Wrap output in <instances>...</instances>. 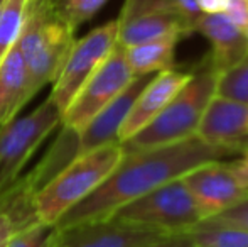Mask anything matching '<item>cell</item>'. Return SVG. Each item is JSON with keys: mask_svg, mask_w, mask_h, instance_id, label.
I'll return each mask as SVG.
<instances>
[{"mask_svg": "<svg viewBox=\"0 0 248 247\" xmlns=\"http://www.w3.org/2000/svg\"><path fill=\"white\" fill-rule=\"evenodd\" d=\"M232 156L236 154L230 149L206 144L196 135L162 148L124 152V158L108 178L90 197L66 212L56 227L64 229L81 222L110 218L118 208L181 178L191 169Z\"/></svg>", "mask_w": 248, "mask_h": 247, "instance_id": "6da1fadb", "label": "cell"}, {"mask_svg": "<svg viewBox=\"0 0 248 247\" xmlns=\"http://www.w3.org/2000/svg\"><path fill=\"white\" fill-rule=\"evenodd\" d=\"M152 76L154 75L135 76L130 85L107 109L101 110L95 119H92L79 131L61 127V132L54 139L46 154L43 156V159L34 166L32 171H29L22 178L27 188L36 195L75 159L107 144L118 142V132H120L122 124L127 119L139 93L144 90V86L150 82Z\"/></svg>", "mask_w": 248, "mask_h": 247, "instance_id": "7a4b0ae2", "label": "cell"}, {"mask_svg": "<svg viewBox=\"0 0 248 247\" xmlns=\"http://www.w3.org/2000/svg\"><path fill=\"white\" fill-rule=\"evenodd\" d=\"M218 75L209 54H206L193 68L189 82L177 92L166 109L140 132L122 144L124 152L162 148L194 137L206 107L216 95Z\"/></svg>", "mask_w": 248, "mask_h": 247, "instance_id": "3957f363", "label": "cell"}, {"mask_svg": "<svg viewBox=\"0 0 248 247\" xmlns=\"http://www.w3.org/2000/svg\"><path fill=\"white\" fill-rule=\"evenodd\" d=\"M75 41V31L56 14L52 0H27L17 48L34 92L52 85Z\"/></svg>", "mask_w": 248, "mask_h": 247, "instance_id": "277c9868", "label": "cell"}, {"mask_svg": "<svg viewBox=\"0 0 248 247\" xmlns=\"http://www.w3.org/2000/svg\"><path fill=\"white\" fill-rule=\"evenodd\" d=\"M122 158L124 148L120 142H113L75 159L34 195L37 218L56 225L66 212L90 197L108 178Z\"/></svg>", "mask_w": 248, "mask_h": 247, "instance_id": "5b68a950", "label": "cell"}, {"mask_svg": "<svg viewBox=\"0 0 248 247\" xmlns=\"http://www.w3.org/2000/svg\"><path fill=\"white\" fill-rule=\"evenodd\" d=\"M111 217L159 229L169 235L191 232L199 222H202L196 201L183 176L118 208Z\"/></svg>", "mask_w": 248, "mask_h": 247, "instance_id": "8992f818", "label": "cell"}, {"mask_svg": "<svg viewBox=\"0 0 248 247\" xmlns=\"http://www.w3.org/2000/svg\"><path fill=\"white\" fill-rule=\"evenodd\" d=\"M58 125L61 112L47 97L29 115L0 127V197L20 178L27 161Z\"/></svg>", "mask_w": 248, "mask_h": 247, "instance_id": "52a82bcc", "label": "cell"}, {"mask_svg": "<svg viewBox=\"0 0 248 247\" xmlns=\"http://www.w3.org/2000/svg\"><path fill=\"white\" fill-rule=\"evenodd\" d=\"M193 195L202 220L223 214L248 198V161H211L191 169L183 176Z\"/></svg>", "mask_w": 248, "mask_h": 247, "instance_id": "ba28073f", "label": "cell"}, {"mask_svg": "<svg viewBox=\"0 0 248 247\" xmlns=\"http://www.w3.org/2000/svg\"><path fill=\"white\" fill-rule=\"evenodd\" d=\"M118 41V20H108L96 29L90 31L81 39H76L68 58L62 63L58 76L52 82L49 99L56 109L64 112L73 102L76 93L88 82V78L98 69L115 49Z\"/></svg>", "mask_w": 248, "mask_h": 247, "instance_id": "9c48e42d", "label": "cell"}, {"mask_svg": "<svg viewBox=\"0 0 248 247\" xmlns=\"http://www.w3.org/2000/svg\"><path fill=\"white\" fill-rule=\"evenodd\" d=\"M135 75L125 60L122 46H115L111 54L98 66L88 82L81 86L73 102L61 115V127L73 131L83 129L103 109H107L125 88L132 83Z\"/></svg>", "mask_w": 248, "mask_h": 247, "instance_id": "30bf717a", "label": "cell"}, {"mask_svg": "<svg viewBox=\"0 0 248 247\" xmlns=\"http://www.w3.org/2000/svg\"><path fill=\"white\" fill-rule=\"evenodd\" d=\"M166 237L159 229L111 217L58 229L52 247H144Z\"/></svg>", "mask_w": 248, "mask_h": 247, "instance_id": "8fae6325", "label": "cell"}, {"mask_svg": "<svg viewBox=\"0 0 248 247\" xmlns=\"http://www.w3.org/2000/svg\"><path fill=\"white\" fill-rule=\"evenodd\" d=\"M196 137L209 146L243 154L248 149V105L215 95L199 120Z\"/></svg>", "mask_w": 248, "mask_h": 247, "instance_id": "7c38bea8", "label": "cell"}, {"mask_svg": "<svg viewBox=\"0 0 248 247\" xmlns=\"http://www.w3.org/2000/svg\"><path fill=\"white\" fill-rule=\"evenodd\" d=\"M193 69L170 68L157 73L150 78L139 97L135 99L127 119L124 120L118 132V142L124 144L128 139L149 125L167 107V103L177 95L181 88L189 82Z\"/></svg>", "mask_w": 248, "mask_h": 247, "instance_id": "4fadbf2b", "label": "cell"}, {"mask_svg": "<svg viewBox=\"0 0 248 247\" xmlns=\"http://www.w3.org/2000/svg\"><path fill=\"white\" fill-rule=\"evenodd\" d=\"M209 41L211 51L209 60L218 73H223L248 56V37L247 33L236 27L225 14L201 16L194 27Z\"/></svg>", "mask_w": 248, "mask_h": 247, "instance_id": "5bb4252c", "label": "cell"}, {"mask_svg": "<svg viewBox=\"0 0 248 247\" xmlns=\"http://www.w3.org/2000/svg\"><path fill=\"white\" fill-rule=\"evenodd\" d=\"M36 95L17 44L0 63V127L17 119V114Z\"/></svg>", "mask_w": 248, "mask_h": 247, "instance_id": "9a60e30c", "label": "cell"}, {"mask_svg": "<svg viewBox=\"0 0 248 247\" xmlns=\"http://www.w3.org/2000/svg\"><path fill=\"white\" fill-rule=\"evenodd\" d=\"M193 33V27L176 14L149 12L132 17L128 20H118L117 44L122 48H128L169 36H177L183 39V37H189Z\"/></svg>", "mask_w": 248, "mask_h": 247, "instance_id": "2e32d148", "label": "cell"}, {"mask_svg": "<svg viewBox=\"0 0 248 247\" xmlns=\"http://www.w3.org/2000/svg\"><path fill=\"white\" fill-rule=\"evenodd\" d=\"M181 37L169 36L149 43L124 48L125 60L135 76L157 75L164 69L174 68L176 48Z\"/></svg>", "mask_w": 248, "mask_h": 247, "instance_id": "e0dca14e", "label": "cell"}, {"mask_svg": "<svg viewBox=\"0 0 248 247\" xmlns=\"http://www.w3.org/2000/svg\"><path fill=\"white\" fill-rule=\"evenodd\" d=\"M149 12H169L184 19L191 27H196L201 12L198 10L194 0H125L120 10L118 20H128L132 17Z\"/></svg>", "mask_w": 248, "mask_h": 247, "instance_id": "ac0fdd59", "label": "cell"}, {"mask_svg": "<svg viewBox=\"0 0 248 247\" xmlns=\"http://www.w3.org/2000/svg\"><path fill=\"white\" fill-rule=\"evenodd\" d=\"M193 247H248V229L199 222L189 232Z\"/></svg>", "mask_w": 248, "mask_h": 247, "instance_id": "d6986e66", "label": "cell"}, {"mask_svg": "<svg viewBox=\"0 0 248 247\" xmlns=\"http://www.w3.org/2000/svg\"><path fill=\"white\" fill-rule=\"evenodd\" d=\"M26 9L27 0H3L0 5V63L19 41Z\"/></svg>", "mask_w": 248, "mask_h": 247, "instance_id": "ffe728a7", "label": "cell"}, {"mask_svg": "<svg viewBox=\"0 0 248 247\" xmlns=\"http://www.w3.org/2000/svg\"><path fill=\"white\" fill-rule=\"evenodd\" d=\"M216 95L248 105V56L230 69L219 73Z\"/></svg>", "mask_w": 248, "mask_h": 247, "instance_id": "44dd1931", "label": "cell"}, {"mask_svg": "<svg viewBox=\"0 0 248 247\" xmlns=\"http://www.w3.org/2000/svg\"><path fill=\"white\" fill-rule=\"evenodd\" d=\"M107 2L108 0H52V7L76 33L78 27L92 20Z\"/></svg>", "mask_w": 248, "mask_h": 247, "instance_id": "7402d4cb", "label": "cell"}, {"mask_svg": "<svg viewBox=\"0 0 248 247\" xmlns=\"http://www.w3.org/2000/svg\"><path fill=\"white\" fill-rule=\"evenodd\" d=\"M58 235V227L46 222L26 227L10 235L7 247H52Z\"/></svg>", "mask_w": 248, "mask_h": 247, "instance_id": "603a6c76", "label": "cell"}, {"mask_svg": "<svg viewBox=\"0 0 248 247\" xmlns=\"http://www.w3.org/2000/svg\"><path fill=\"white\" fill-rule=\"evenodd\" d=\"M202 222H206V224H219V225H236V227L248 229V198L243 200L242 203L225 210L223 214Z\"/></svg>", "mask_w": 248, "mask_h": 247, "instance_id": "cb8c5ba5", "label": "cell"}, {"mask_svg": "<svg viewBox=\"0 0 248 247\" xmlns=\"http://www.w3.org/2000/svg\"><path fill=\"white\" fill-rule=\"evenodd\" d=\"M225 16L240 27L242 31L248 29V0H226Z\"/></svg>", "mask_w": 248, "mask_h": 247, "instance_id": "d4e9b609", "label": "cell"}, {"mask_svg": "<svg viewBox=\"0 0 248 247\" xmlns=\"http://www.w3.org/2000/svg\"><path fill=\"white\" fill-rule=\"evenodd\" d=\"M144 247H193V241H191L189 232H184V234L169 235V237L162 239V241L154 242V244H149Z\"/></svg>", "mask_w": 248, "mask_h": 247, "instance_id": "484cf974", "label": "cell"}, {"mask_svg": "<svg viewBox=\"0 0 248 247\" xmlns=\"http://www.w3.org/2000/svg\"><path fill=\"white\" fill-rule=\"evenodd\" d=\"M201 16H213V14H225L226 0H194Z\"/></svg>", "mask_w": 248, "mask_h": 247, "instance_id": "4316f807", "label": "cell"}, {"mask_svg": "<svg viewBox=\"0 0 248 247\" xmlns=\"http://www.w3.org/2000/svg\"><path fill=\"white\" fill-rule=\"evenodd\" d=\"M14 234V225L5 214L0 212V247H7L10 235Z\"/></svg>", "mask_w": 248, "mask_h": 247, "instance_id": "83f0119b", "label": "cell"}, {"mask_svg": "<svg viewBox=\"0 0 248 247\" xmlns=\"http://www.w3.org/2000/svg\"><path fill=\"white\" fill-rule=\"evenodd\" d=\"M243 158H245V159H247V161H248V149H247V151H245V152H243Z\"/></svg>", "mask_w": 248, "mask_h": 247, "instance_id": "f1b7e54d", "label": "cell"}, {"mask_svg": "<svg viewBox=\"0 0 248 247\" xmlns=\"http://www.w3.org/2000/svg\"><path fill=\"white\" fill-rule=\"evenodd\" d=\"M245 33H247V37H248V29H247V31H245Z\"/></svg>", "mask_w": 248, "mask_h": 247, "instance_id": "f546056e", "label": "cell"}, {"mask_svg": "<svg viewBox=\"0 0 248 247\" xmlns=\"http://www.w3.org/2000/svg\"><path fill=\"white\" fill-rule=\"evenodd\" d=\"M2 2H3V0H0V5H2Z\"/></svg>", "mask_w": 248, "mask_h": 247, "instance_id": "4dcf8cb0", "label": "cell"}]
</instances>
